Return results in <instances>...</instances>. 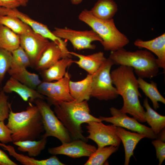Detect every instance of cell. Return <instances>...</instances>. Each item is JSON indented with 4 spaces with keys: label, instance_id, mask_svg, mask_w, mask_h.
I'll list each match as a JSON object with an SVG mask.
<instances>
[{
    "label": "cell",
    "instance_id": "obj_31",
    "mask_svg": "<svg viewBox=\"0 0 165 165\" xmlns=\"http://www.w3.org/2000/svg\"><path fill=\"white\" fill-rule=\"evenodd\" d=\"M12 57L11 66L27 68L31 65L30 58L20 46L11 52Z\"/></svg>",
    "mask_w": 165,
    "mask_h": 165
},
{
    "label": "cell",
    "instance_id": "obj_25",
    "mask_svg": "<svg viewBox=\"0 0 165 165\" xmlns=\"http://www.w3.org/2000/svg\"><path fill=\"white\" fill-rule=\"evenodd\" d=\"M143 106L146 110L144 113L145 122L150 126L154 134L158 136L161 130L165 128V116L160 115L152 108L147 97L144 99Z\"/></svg>",
    "mask_w": 165,
    "mask_h": 165
},
{
    "label": "cell",
    "instance_id": "obj_18",
    "mask_svg": "<svg viewBox=\"0 0 165 165\" xmlns=\"http://www.w3.org/2000/svg\"><path fill=\"white\" fill-rule=\"evenodd\" d=\"M65 57L60 47L54 42L51 41L50 42L34 66L36 70L43 71Z\"/></svg>",
    "mask_w": 165,
    "mask_h": 165
},
{
    "label": "cell",
    "instance_id": "obj_40",
    "mask_svg": "<svg viewBox=\"0 0 165 165\" xmlns=\"http://www.w3.org/2000/svg\"><path fill=\"white\" fill-rule=\"evenodd\" d=\"M1 91V90H0V92Z\"/></svg>",
    "mask_w": 165,
    "mask_h": 165
},
{
    "label": "cell",
    "instance_id": "obj_1",
    "mask_svg": "<svg viewBox=\"0 0 165 165\" xmlns=\"http://www.w3.org/2000/svg\"><path fill=\"white\" fill-rule=\"evenodd\" d=\"M134 73L133 68L120 65L113 70L111 75L117 93L123 100V105L120 110L131 115L139 122H145V111L139 101V97L141 96Z\"/></svg>",
    "mask_w": 165,
    "mask_h": 165
},
{
    "label": "cell",
    "instance_id": "obj_16",
    "mask_svg": "<svg viewBox=\"0 0 165 165\" xmlns=\"http://www.w3.org/2000/svg\"><path fill=\"white\" fill-rule=\"evenodd\" d=\"M135 46L146 49L157 57V63L160 68L165 69V33L152 39L143 41L138 39L134 42Z\"/></svg>",
    "mask_w": 165,
    "mask_h": 165
},
{
    "label": "cell",
    "instance_id": "obj_17",
    "mask_svg": "<svg viewBox=\"0 0 165 165\" xmlns=\"http://www.w3.org/2000/svg\"><path fill=\"white\" fill-rule=\"evenodd\" d=\"M69 53L79 58L78 60L74 61V63L90 75L96 72L107 59L101 51L87 55L73 52L69 51Z\"/></svg>",
    "mask_w": 165,
    "mask_h": 165
},
{
    "label": "cell",
    "instance_id": "obj_4",
    "mask_svg": "<svg viewBox=\"0 0 165 165\" xmlns=\"http://www.w3.org/2000/svg\"><path fill=\"white\" fill-rule=\"evenodd\" d=\"M114 64L130 67L138 77L151 79L156 76L159 72L157 58L147 50L131 52L123 48L112 51L109 57Z\"/></svg>",
    "mask_w": 165,
    "mask_h": 165
},
{
    "label": "cell",
    "instance_id": "obj_23",
    "mask_svg": "<svg viewBox=\"0 0 165 165\" xmlns=\"http://www.w3.org/2000/svg\"><path fill=\"white\" fill-rule=\"evenodd\" d=\"M8 73L11 77L34 89L42 82L38 75L29 72L25 68L11 66Z\"/></svg>",
    "mask_w": 165,
    "mask_h": 165
},
{
    "label": "cell",
    "instance_id": "obj_19",
    "mask_svg": "<svg viewBox=\"0 0 165 165\" xmlns=\"http://www.w3.org/2000/svg\"><path fill=\"white\" fill-rule=\"evenodd\" d=\"M117 134L122 141L125 153V165H128L131 157L138 142L146 138L143 134L127 131L120 127H117Z\"/></svg>",
    "mask_w": 165,
    "mask_h": 165
},
{
    "label": "cell",
    "instance_id": "obj_10",
    "mask_svg": "<svg viewBox=\"0 0 165 165\" xmlns=\"http://www.w3.org/2000/svg\"><path fill=\"white\" fill-rule=\"evenodd\" d=\"M86 126L89 135L86 138L94 141L98 148L107 146H119L121 140L117 133V127L105 125L102 122L91 121Z\"/></svg>",
    "mask_w": 165,
    "mask_h": 165
},
{
    "label": "cell",
    "instance_id": "obj_7",
    "mask_svg": "<svg viewBox=\"0 0 165 165\" xmlns=\"http://www.w3.org/2000/svg\"><path fill=\"white\" fill-rule=\"evenodd\" d=\"M34 102L38 108L42 117L45 131L42 137H54L62 143L72 141V140L68 131L55 115L50 105L42 99H36Z\"/></svg>",
    "mask_w": 165,
    "mask_h": 165
},
{
    "label": "cell",
    "instance_id": "obj_36",
    "mask_svg": "<svg viewBox=\"0 0 165 165\" xmlns=\"http://www.w3.org/2000/svg\"><path fill=\"white\" fill-rule=\"evenodd\" d=\"M20 6L21 4L19 0H0V7L13 9Z\"/></svg>",
    "mask_w": 165,
    "mask_h": 165
},
{
    "label": "cell",
    "instance_id": "obj_38",
    "mask_svg": "<svg viewBox=\"0 0 165 165\" xmlns=\"http://www.w3.org/2000/svg\"><path fill=\"white\" fill-rule=\"evenodd\" d=\"M83 0H71V2L72 4L75 5H78L81 3Z\"/></svg>",
    "mask_w": 165,
    "mask_h": 165
},
{
    "label": "cell",
    "instance_id": "obj_32",
    "mask_svg": "<svg viewBox=\"0 0 165 165\" xmlns=\"http://www.w3.org/2000/svg\"><path fill=\"white\" fill-rule=\"evenodd\" d=\"M12 62L11 52L0 47V84L11 68Z\"/></svg>",
    "mask_w": 165,
    "mask_h": 165
},
{
    "label": "cell",
    "instance_id": "obj_30",
    "mask_svg": "<svg viewBox=\"0 0 165 165\" xmlns=\"http://www.w3.org/2000/svg\"><path fill=\"white\" fill-rule=\"evenodd\" d=\"M119 146L109 145L98 148L89 157L84 165H101L113 153L118 150Z\"/></svg>",
    "mask_w": 165,
    "mask_h": 165
},
{
    "label": "cell",
    "instance_id": "obj_6",
    "mask_svg": "<svg viewBox=\"0 0 165 165\" xmlns=\"http://www.w3.org/2000/svg\"><path fill=\"white\" fill-rule=\"evenodd\" d=\"M114 64L108 57L92 75L91 97L99 100H113L119 95L113 86L110 70Z\"/></svg>",
    "mask_w": 165,
    "mask_h": 165
},
{
    "label": "cell",
    "instance_id": "obj_37",
    "mask_svg": "<svg viewBox=\"0 0 165 165\" xmlns=\"http://www.w3.org/2000/svg\"><path fill=\"white\" fill-rule=\"evenodd\" d=\"M17 164L11 160L8 155L0 149V165H17Z\"/></svg>",
    "mask_w": 165,
    "mask_h": 165
},
{
    "label": "cell",
    "instance_id": "obj_34",
    "mask_svg": "<svg viewBox=\"0 0 165 165\" xmlns=\"http://www.w3.org/2000/svg\"><path fill=\"white\" fill-rule=\"evenodd\" d=\"M156 139L152 141V143L156 149L159 165H161L165 159V142L159 138Z\"/></svg>",
    "mask_w": 165,
    "mask_h": 165
},
{
    "label": "cell",
    "instance_id": "obj_2",
    "mask_svg": "<svg viewBox=\"0 0 165 165\" xmlns=\"http://www.w3.org/2000/svg\"><path fill=\"white\" fill-rule=\"evenodd\" d=\"M54 105L56 116L67 129L72 140L81 139L87 142L88 139L83 134L81 125L91 121L102 122L90 114L88 101H61Z\"/></svg>",
    "mask_w": 165,
    "mask_h": 165
},
{
    "label": "cell",
    "instance_id": "obj_21",
    "mask_svg": "<svg viewBox=\"0 0 165 165\" xmlns=\"http://www.w3.org/2000/svg\"><path fill=\"white\" fill-rule=\"evenodd\" d=\"M92 75L88 74L83 79L78 81L70 80V94L73 99L78 102L88 101L91 97Z\"/></svg>",
    "mask_w": 165,
    "mask_h": 165
},
{
    "label": "cell",
    "instance_id": "obj_9",
    "mask_svg": "<svg viewBox=\"0 0 165 165\" xmlns=\"http://www.w3.org/2000/svg\"><path fill=\"white\" fill-rule=\"evenodd\" d=\"M70 75L67 71L61 79L54 82L43 81L37 88L41 94L46 97L47 99L53 105L61 101H69L74 100L69 91V82Z\"/></svg>",
    "mask_w": 165,
    "mask_h": 165
},
{
    "label": "cell",
    "instance_id": "obj_39",
    "mask_svg": "<svg viewBox=\"0 0 165 165\" xmlns=\"http://www.w3.org/2000/svg\"><path fill=\"white\" fill-rule=\"evenodd\" d=\"M21 2V6H25L28 2V0H19Z\"/></svg>",
    "mask_w": 165,
    "mask_h": 165
},
{
    "label": "cell",
    "instance_id": "obj_27",
    "mask_svg": "<svg viewBox=\"0 0 165 165\" xmlns=\"http://www.w3.org/2000/svg\"><path fill=\"white\" fill-rule=\"evenodd\" d=\"M20 46L19 35L0 24V47L11 52Z\"/></svg>",
    "mask_w": 165,
    "mask_h": 165
},
{
    "label": "cell",
    "instance_id": "obj_26",
    "mask_svg": "<svg viewBox=\"0 0 165 165\" xmlns=\"http://www.w3.org/2000/svg\"><path fill=\"white\" fill-rule=\"evenodd\" d=\"M137 80L139 88L151 100L155 110L160 107L158 102L165 104V99L159 91L156 82L151 81L150 83H148L139 77Z\"/></svg>",
    "mask_w": 165,
    "mask_h": 165
},
{
    "label": "cell",
    "instance_id": "obj_29",
    "mask_svg": "<svg viewBox=\"0 0 165 165\" xmlns=\"http://www.w3.org/2000/svg\"><path fill=\"white\" fill-rule=\"evenodd\" d=\"M0 24L6 26L19 35L33 31L20 19L12 15H0Z\"/></svg>",
    "mask_w": 165,
    "mask_h": 165
},
{
    "label": "cell",
    "instance_id": "obj_35",
    "mask_svg": "<svg viewBox=\"0 0 165 165\" xmlns=\"http://www.w3.org/2000/svg\"><path fill=\"white\" fill-rule=\"evenodd\" d=\"M11 130L6 125L4 121H0V141L5 144L13 142Z\"/></svg>",
    "mask_w": 165,
    "mask_h": 165
},
{
    "label": "cell",
    "instance_id": "obj_20",
    "mask_svg": "<svg viewBox=\"0 0 165 165\" xmlns=\"http://www.w3.org/2000/svg\"><path fill=\"white\" fill-rule=\"evenodd\" d=\"M0 146L4 150L7 151L9 154L15 158L20 163L24 165H65L61 162L56 155L44 160H36L30 156H28L17 153L14 147L10 145H6L0 142Z\"/></svg>",
    "mask_w": 165,
    "mask_h": 165
},
{
    "label": "cell",
    "instance_id": "obj_5",
    "mask_svg": "<svg viewBox=\"0 0 165 165\" xmlns=\"http://www.w3.org/2000/svg\"><path fill=\"white\" fill-rule=\"evenodd\" d=\"M79 19L90 27L102 39L100 42L105 50L114 51L123 48L130 41L116 28L113 18L103 20L93 16L90 10H83Z\"/></svg>",
    "mask_w": 165,
    "mask_h": 165
},
{
    "label": "cell",
    "instance_id": "obj_33",
    "mask_svg": "<svg viewBox=\"0 0 165 165\" xmlns=\"http://www.w3.org/2000/svg\"><path fill=\"white\" fill-rule=\"evenodd\" d=\"M8 100V96L1 90L0 92V121H4L9 118L11 105Z\"/></svg>",
    "mask_w": 165,
    "mask_h": 165
},
{
    "label": "cell",
    "instance_id": "obj_24",
    "mask_svg": "<svg viewBox=\"0 0 165 165\" xmlns=\"http://www.w3.org/2000/svg\"><path fill=\"white\" fill-rule=\"evenodd\" d=\"M118 10V6L113 0H98L90 10L95 17L102 20L112 19Z\"/></svg>",
    "mask_w": 165,
    "mask_h": 165
},
{
    "label": "cell",
    "instance_id": "obj_3",
    "mask_svg": "<svg viewBox=\"0 0 165 165\" xmlns=\"http://www.w3.org/2000/svg\"><path fill=\"white\" fill-rule=\"evenodd\" d=\"M6 126L11 130L13 142L35 140L44 131L42 117L36 105L29 103L25 110L13 112L10 107Z\"/></svg>",
    "mask_w": 165,
    "mask_h": 165
},
{
    "label": "cell",
    "instance_id": "obj_11",
    "mask_svg": "<svg viewBox=\"0 0 165 165\" xmlns=\"http://www.w3.org/2000/svg\"><path fill=\"white\" fill-rule=\"evenodd\" d=\"M110 113L112 115L111 117L100 116L99 118L102 121L112 123L116 127L125 128L128 130L144 135L146 138L151 139L157 138L152 129L140 123L135 119L128 116L125 113L120 109L112 107L110 108Z\"/></svg>",
    "mask_w": 165,
    "mask_h": 165
},
{
    "label": "cell",
    "instance_id": "obj_8",
    "mask_svg": "<svg viewBox=\"0 0 165 165\" xmlns=\"http://www.w3.org/2000/svg\"><path fill=\"white\" fill-rule=\"evenodd\" d=\"M57 37L67 40L72 44L75 50H94L96 46L92 44L94 41L100 42L102 39L92 29L90 30H76L68 28H55L52 31Z\"/></svg>",
    "mask_w": 165,
    "mask_h": 165
},
{
    "label": "cell",
    "instance_id": "obj_14",
    "mask_svg": "<svg viewBox=\"0 0 165 165\" xmlns=\"http://www.w3.org/2000/svg\"><path fill=\"white\" fill-rule=\"evenodd\" d=\"M62 143L59 146L49 148L48 152L53 155H63L75 158L89 157L97 149L95 146L88 144L81 139Z\"/></svg>",
    "mask_w": 165,
    "mask_h": 165
},
{
    "label": "cell",
    "instance_id": "obj_22",
    "mask_svg": "<svg viewBox=\"0 0 165 165\" xmlns=\"http://www.w3.org/2000/svg\"><path fill=\"white\" fill-rule=\"evenodd\" d=\"M74 61L71 57H63L48 68L42 71L43 81L50 82L62 79L65 75L67 68L71 66Z\"/></svg>",
    "mask_w": 165,
    "mask_h": 165
},
{
    "label": "cell",
    "instance_id": "obj_12",
    "mask_svg": "<svg viewBox=\"0 0 165 165\" xmlns=\"http://www.w3.org/2000/svg\"><path fill=\"white\" fill-rule=\"evenodd\" d=\"M0 15H12L16 17L29 26L35 33L57 44L63 51L68 50L66 42L56 36L48 27L36 21L16 8L11 9L0 7Z\"/></svg>",
    "mask_w": 165,
    "mask_h": 165
},
{
    "label": "cell",
    "instance_id": "obj_13",
    "mask_svg": "<svg viewBox=\"0 0 165 165\" xmlns=\"http://www.w3.org/2000/svg\"><path fill=\"white\" fill-rule=\"evenodd\" d=\"M20 46L25 51L34 66L50 42L34 31L19 35Z\"/></svg>",
    "mask_w": 165,
    "mask_h": 165
},
{
    "label": "cell",
    "instance_id": "obj_28",
    "mask_svg": "<svg viewBox=\"0 0 165 165\" xmlns=\"http://www.w3.org/2000/svg\"><path fill=\"white\" fill-rule=\"evenodd\" d=\"M47 138L42 137L38 140H26L13 142L14 145L18 146V150L27 152L30 157L39 155L45 148L47 142Z\"/></svg>",
    "mask_w": 165,
    "mask_h": 165
},
{
    "label": "cell",
    "instance_id": "obj_15",
    "mask_svg": "<svg viewBox=\"0 0 165 165\" xmlns=\"http://www.w3.org/2000/svg\"><path fill=\"white\" fill-rule=\"evenodd\" d=\"M2 90L5 93L14 92L25 101L34 102L36 99H43L44 96L37 90L20 82L12 77L6 81Z\"/></svg>",
    "mask_w": 165,
    "mask_h": 165
}]
</instances>
